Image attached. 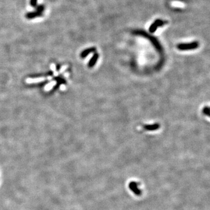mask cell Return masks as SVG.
<instances>
[{
	"instance_id": "cell-3",
	"label": "cell",
	"mask_w": 210,
	"mask_h": 210,
	"mask_svg": "<svg viewBox=\"0 0 210 210\" xmlns=\"http://www.w3.org/2000/svg\"><path fill=\"white\" fill-rule=\"evenodd\" d=\"M43 14H40L38 12H37L36 11H33V12H29L26 14L25 17L27 19H32L37 18V17H40L41 16H42Z\"/></svg>"
},
{
	"instance_id": "cell-7",
	"label": "cell",
	"mask_w": 210,
	"mask_h": 210,
	"mask_svg": "<svg viewBox=\"0 0 210 210\" xmlns=\"http://www.w3.org/2000/svg\"><path fill=\"white\" fill-rule=\"evenodd\" d=\"M96 51V48H88L86 49L85 50L83 51L82 53H81V57L82 58L85 57H86L89 54L92 53V52H94Z\"/></svg>"
},
{
	"instance_id": "cell-12",
	"label": "cell",
	"mask_w": 210,
	"mask_h": 210,
	"mask_svg": "<svg viewBox=\"0 0 210 210\" xmlns=\"http://www.w3.org/2000/svg\"><path fill=\"white\" fill-rule=\"evenodd\" d=\"M67 68H68V66H66V65H65V66H63V67L60 68V71H59V73H63L64 71H66V69H67Z\"/></svg>"
},
{
	"instance_id": "cell-6",
	"label": "cell",
	"mask_w": 210,
	"mask_h": 210,
	"mask_svg": "<svg viewBox=\"0 0 210 210\" xmlns=\"http://www.w3.org/2000/svg\"><path fill=\"white\" fill-rule=\"evenodd\" d=\"M99 58V54L97 53H95L94 54L93 57L91 59L90 61L88 63V66L89 67H94L96 63Z\"/></svg>"
},
{
	"instance_id": "cell-5",
	"label": "cell",
	"mask_w": 210,
	"mask_h": 210,
	"mask_svg": "<svg viewBox=\"0 0 210 210\" xmlns=\"http://www.w3.org/2000/svg\"><path fill=\"white\" fill-rule=\"evenodd\" d=\"M144 128L148 131H153L156 130L160 128V125L159 124H151V125H146L144 126Z\"/></svg>"
},
{
	"instance_id": "cell-14",
	"label": "cell",
	"mask_w": 210,
	"mask_h": 210,
	"mask_svg": "<svg viewBox=\"0 0 210 210\" xmlns=\"http://www.w3.org/2000/svg\"><path fill=\"white\" fill-rule=\"evenodd\" d=\"M60 89H61V91H65L66 89V86L65 85H64V84H61V85L60 86Z\"/></svg>"
},
{
	"instance_id": "cell-16",
	"label": "cell",
	"mask_w": 210,
	"mask_h": 210,
	"mask_svg": "<svg viewBox=\"0 0 210 210\" xmlns=\"http://www.w3.org/2000/svg\"><path fill=\"white\" fill-rule=\"evenodd\" d=\"M46 78H47V79H48V80L52 79V77L51 76H48Z\"/></svg>"
},
{
	"instance_id": "cell-13",
	"label": "cell",
	"mask_w": 210,
	"mask_h": 210,
	"mask_svg": "<svg viewBox=\"0 0 210 210\" xmlns=\"http://www.w3.org/2000/svg\"><path fill=\"white\" fill-rule=\"evenodd\" d=\"M50 68H51V69L53 71H56V66H55V64H51V65H50Z\"/></svg>"
},
{
	"instance_id": "cell-4",
	"label": "cell",
	"mask_w": 210,
	"mask_h": 210,
	"mask_svg": "<svg viewBox=\"0 0 210 210\" xmlns=\"http://www.w3.org/2000/svg\"><path fill=\"white\" fill-rule=\"evenodd\" d=\"M46 79V78H45V77H40V78H27L26 80V82L28 84L38 83V82L45 81Z\"/></svg>"
},
{
	"instance_id": "cell-2",
	"label": "cell",
	"mask_w": 210,
	"mask_h": 210,
	"mask_svg": "<svg viewBox=\"0 0 210 210\" xmlns=\"http://www.w3.org/2000/svg\"><path fill=\"white\" fill-rule=\"evenodd\" d=\"M164 25V22L161 19H156L153 22V24L150 26L149 31L150 33H154L158 27L162 26Z\"/></svg>"
},
{
	"instance_id": "cell-11",
	"label": "cell",
	"mask_w": 210,
	"mask_h": 210,
	"mask_svg": "<svg viewBox=\"0 0 210 210\" xmlns=\"http://www.w3.org/2000/svg\"><path fill=\"white\" fill-rule=\"evenodd\" d=\"M30 4L31 7L36 8L38 5V0H30Z\"/></svg>"
},
{
	"instance_id": "cell-17",
	"label": "cell",
	"mask_w": 210,
	"mask_h": 210,
	"mask_svg": "<svg viewBox=\"0 0 210 210\" xmlns=\"http://www.w3.org/2000/svg\"><path fill=\"white\" fill-rule=\"evenodd\" d=\"M68 73H66V74L65 73V74H64V76H65V77H66V76H68Z\"/></svg>"
},
{
	"instance_id": "cell-9",
	"label": "cell",
	"mask_w": 210,
	"mask_h": 210,
	"mask_svg": "<svg viewBox=\"0 0 210 210\" xmlns=\"http://www.w3.org/2000/svg\"><path fill=\"white\" fill-rule=\"evenodd\" d=\"M45 10V7L43 4L38 5L37 7H36V11L37 12H39V13H40V14H43V12H44Z\"/></svg>"
},
{
	"instance_id": "cell-1",
	"label": "cell",
	"mask_w": 210,
	"mask_h": 210,
	"mask_svg": "<svg viewBox=\"0 0 210 210\" xmlns=\"http://www.w3.org/2000/svg\"><path fill=\"white\" fill-rule=\"evenodd\" d=\"M199 44L197 42H193L190 43H181L178 46V48L181 50H188L196 49L199 47Z\"/></svg>"
},
{
	"instance_id": "cell-15",
	"label": "cell",
	"mask_w": 210,
	"mask_h": 210,
	"mask_svg": "<svg viewBox=\"0 0 210 210\" xmlns=\"http://www.w3.org/2000/svg\"><path fill=\"white\" fill-rule=\"evenodd\" d=\"M58 74V73L56 71H54V76H57Z\"/></svg>"
},
{
	"instance_id": "cell-8",
	"label": "cell",
	"mask_w": 210,
	"mask_h": 210,
	"mask_svg": "<svg viewBox=\"0 0 210 210\" xmlns=\"http://www.w3.org/2000/svg\"><path fill=\"white\" fill-rule=\"evenodd\" d=\"M57 84V82L56 81H53L50 82L48 85H46L45 87V91H50L54 86Z\"/></svg>"
},
{
	"instance_id": "cell-10",
	"label": "cell",
	"mask_w": 210,
	"mask_h": 210,
	"mask_svg": "<svg viewBox=\"0 0 210 210\" xmlns=\"http://www.w3.org/2000/svg\"><path fill=\"white\" fill-rule=\"evenodd\" d=\"M203 113L204 115H207L208 116V117L210 116V107L207 106V107H205L203 109Z\"/></svg>"
}]
</instances>
